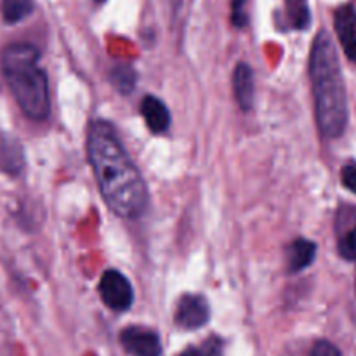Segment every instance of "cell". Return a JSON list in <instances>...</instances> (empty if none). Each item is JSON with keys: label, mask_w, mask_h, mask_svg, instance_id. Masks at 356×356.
I'll list each match as a JSON object with an SVG mask.
<instances>
[{"label": "cell", "mask_w": 356, "mask_h": 356, "mask_svg": "<svg viewBox=\"0 0 356 356\" xmlns=\"http://www.w3.org/2000/svg\"><path fill=\"white\" fill-rule=\"evenodd\" d=\"M87 156L108 209L125 219L141 218L149 202L148 188L113 125L104 120L90 122Z\"/></svg>", "instance_id": "cell-1"}, {"label": "cell", "mask_w": 356, "mask_h": 356, "mask_svg": "<svg viewBox=\"0 0 356 356\" xmlns=\"http://www.w3.org/2000/svg\"><path fill=\"white\" fill-rule=\"evenodd\" d=\"M309 79L316 124L327 139H339L348 127V94L336 45L325 30L315 37L309 54Z\"/></svg>", "instance_id": "cell-2"}, {"label": "cell", "mask_w": 356, "mask_h": 356, "mask_svg": "<svg viewBox=\"0 0 356 356\" xmlns=\"http://www.w3.org/2000/svg\"><path fill=\"white\" fill-rule=\"evenodd\" d=\"M37 49L30 44H13L2 52V73L14 99L31 120H44L51 111L49 82L38 66Z\"/></svg>", "instance_id": "cell-3"}, {"label": "cell", "mask_w": 356, "mask_h": 356, "mask_svg": "<svg viewBox=\"0 0 356 356\" xmlns=\"http://www.w3.org/2000/svg\"><path fill=\"white\" fill-rule=\"evenodd\" d=\"M99 296L104 305L113 312H125L134 302L131 282L118 270L104 271L99 282Z\"/></svg>", "instance_id": "cell-4"}, {"label": "cell", "mask_w": 356, "mask_h": 356, "mask_svg": "<svg viewBox=\"0 0 356 356\" xmlns=\"http://www.w3.org/2000/svg\"><path fill=\"white\" fill-rule=\"evenodd\" d=\"M120 343L124 350L132 356H160L162 343L155 330L145 327H127L122 330Z\"/></svg>", "instance_id": "cell-5"}, {"label": "cell", "mask_w": 356, "mask_h": 356, "mask_svg": "<svg viewBox=\"0 0 356 356\" xmlns=\"http://www.w3.org/2000/svg\"><path fill=\"white\" fill-rule=\"evenodd\" d=\"M209 315H211L209 302L202 296L184 294L177 302L176 323L188 330L200 329L209 322Z\"/></svg>", "instance_id": "cell-6"}, {"label": "cell", "mask_w": 356, "mask_h": 356, "mask_svg": "<svg viewBox=\"0 0 356 356\" xmlns=\"http://www.w3.org/2000/svg\"><path fill=\"white\" fill-rule=\"evenodd\" d=\"M334 26L348 59L356 63V10L351 3H346L336 10Z\"/></svg>", "instance_id": "cell-7"}, {"label": "cell", "mask_w": 356, "mask_h": 356, "mask_svg": "<svg viewBox=\"0 0 356 356\" xmlns=\"http://www.w3.org/2000/svg\"><path fill=\"white\" fill-rule=\"evenodd\" d=\"M141 115L153 134H163L170 127L169 108L156 96H146L143 99Z\"/></svg>", "instance_id": "cell-8"}, {"label": "cell", "mask_w": 356, "mask_h": 356, "mask_svg": "<svg viewBox=\"0 0 356 356\" xmlns=\"http://www.w3.org/2000/svg\"><path fill=\"white\" fill-rule=\"evenodd\" d=\"M233 90L235 99L243 111L254 106V72L247 63H238L233 72Z\"/></svg>", "instance_id": "cell-9"}, {"label": "cell", "mask_w": 356, "mask_h": 356, "mask_svg": "<svg viewBox=\"0 0 356 356\" xmlns=\"http://www.w3.org/2000/svg\"><path fill=\"white\" fill-rule=\"evenodd\" d=\"M316 243L308 238H298L287 247V266L291 273L306 270L315 261Z\"/></svg>", "instance_id": "cell-10"}, {"label": "cell", "mask_w": 356, "mask_h": 356, "mask_svg": "<svg viewBox=\"0 0 356 356\" xmlns=\"http://www.w3.org/2000/svg\"><path fill=\"white\" fill-rule=\"evenodd\" d=\"M0 163L10 174H16L23 169L24 155L19 141H16L14 138L2 139V146H0Z\"/></svg>", "instance_id": "cell-11"}, {"label": "cell", "mask_w": 356, "mask_h": 356, "mask_svg": "<svg viewBox=\"0 0 356 356\" xmlns=\"http://www.w3.org/2000/svg\"><path fill=\"white\" fill-rule=\"evenodd\" d=\"M289 23L296 30H306L312 23V13H309L308 0H287L285 2Z\"/></svg>", "instance_id": "cell-12"}, {"label": "cell", "mask_w": 356, "mask_h": 356, "mask_svg": "<svg viewBox=\"0 0 356 356\" xmlns=\"http://www.w3.org/2000/svg\"><path fill=\"white\" fill-rule=\"evenodd\" d=\"M2 10L7 23H19L31 14L33 2L31 0H3Z\"/></svg>", "instance_id": "cell-13"}, {"label": "cell", "mask_w": 356, "mask_h": 356, "mask_svg": "<svg viewBox=\"0 0 356 356\" xmlns=\"http://www.w3.org/2000/svg\"><path fill=\"white\" fill-rule=\"evenodd\" d=\"M111 82L120 92L129 94L136 86V72L129 65H118L111 72Z\"/></svg>", "instance_id": "cell-14"}, {"label": "cell", "mask_w": 356, "mask_h": 356, "mask_svg": "<svg viewBox=\"0 0 356 356\" xmlns=\"http://www.w3.org/2000/svg\"><path fill=\"white\" fill-rule=\"evenodd\" d=\"M181 356H222V341L219 337H211L198 346H190Z\"/></svg>", "instance_id": "cell-15"}, {"label": "cell", "mask_w": 356, "mask_h": 356, "mask_svg": "<svg viewBox=\"0 0 356 356\" xmlns=\"http://www.w3.org/2000/svg\"><path fill=\"white\" fill-rule=\"evenodd\" d=\"M339 254L343 259L356 261V225L341 238Z\"/></svg>", "instance_id": "cell-16"}, {"label": "cell", "mask_w": 356, "mask_h": 356, "mask_svg": "<svg viewBox=\"0 0 356 356\" xmlns=\"http://www.w3.org/2000/svg\"><path fill=\"white\" fill-rule=\"evenodd\" d=\"M312 356H343L339 348L329 341H318L312 350Z\"/></svg>", "instance_id": "cell-17"}, {"label": "cell", "mask_w": 356, "mask_h": 356, "mask_svg": "<svg viewBox=\"0 0 356 356\" xmlns=\"http://www.w3.org/2000/svg\"><path fill=\"white\" fill-rule=\"evenodd\" d=\"M245 7V0H233V13H232V23L233 26L243 28L247 24V14L243 10Z\"/></svg>", "instance_id": "cell-18"}, {"label": "cell", "mask_w": 356, "mask_h": 356, "mask_svg": "<svg viewBox=\"0 0 356 356\" xmlns=\"http://www.w3.org/2000/svg\"><path fill=\"white\" fill-rule=\"evenodd\" d=\"M343 184L356 195V163H348L343 167Z\"/></svg>", "instance_id": "cell-19"}, {"label": "cell", "mask_w": 356, "mask_h": 356, "mask_svg": "<svg viewBox=\"0 0 356 356\" xmlns=\"http://www.w3.org/2000/svg\"><path fill=\"white\" fill-rule=\"evenodd\" d=\"M96 2H104V0H96Z\"/></svg>", "instance_id": "cell-20"}]
</instances>
